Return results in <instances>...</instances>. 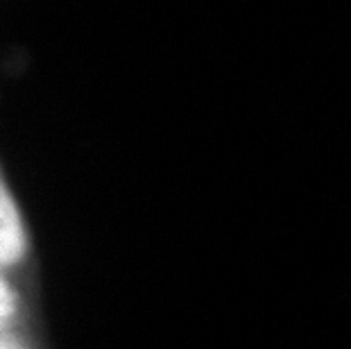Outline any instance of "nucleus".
<instances>
[{
	"label": "nucleus",
	"mask_w": 351,
	"mask_h": 349,
	"mask_svg": "<svg viewBox=\"0 0 351 349\" xmlns=\"http://www.w3.org/2000/svg\"><path fill=\"white\" fill-rule=\"evenodd\" d=\"M27 252V229L10 186L0 175V265H16Z\"/></svg>",
	"instance_id": "obj_1"
},
{
	"label": "nucleus",
	"mask_w": 351,
	"mask_h": 349,
	"mask_svg": "<svg viewBox=\"0 0 351 349\" xmlns=\"http://www.w3.org/2000/svg\"><path fill=\"white\" fill-rule=\"evenodd\" d=\"M7 311H10V293H7V288L0 281V320L7 315Z\"/></svg>",
	"instance_id": "obj_2"
},
{
	"label": "nucleus",
	"mask_w": 351,
	"mask_h": 349,
	"mask_svg": "<svg viewBox=\"0 0 351 349\" xmlns=\"http://www.w3.org/2000/svg\"><path fill=\"white\" fill-rule=\"evenodd\" d=\"M0 349H7V347H0Z\"/></svg>",
	"instance_id": "obj_3"
}]
</instances>
